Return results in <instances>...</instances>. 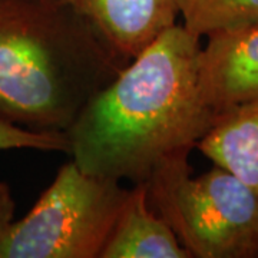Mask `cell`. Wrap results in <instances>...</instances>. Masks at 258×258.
<instances>
[{
  "mask_svg": "<svg viewBox=\"0 0 258 258\" xmlns=\"http://www.w3.org/2000/svg\"><path fill=\"white\" fill-rule=\"evenodd\" d=\"M16 203L12 195L10 186L0 181V240L8 232L12 222L15 221Z\"/></svg>",
  "mask_w": 258,
  "mask_h": 258,
  "instance_id": "cell-11",
  "label": "cell"
},
{
  "mask_svg": "<svg viewBox=\"0 0 258 258\" xmlns=\"http://www.w3.org/2000/svg\"><path fill=\"white\" fill-rule=\"evenodd\" d=\"M99 258H191L148 201L147 182L131 188Z\"/></svg>",
  "mask_w": 258,
  "mask_h": 258,
  "instance_id": "cell-7",
  "label": "cell"
},
{
  "mask_svg": "<svg viewBox=\"0 0 258 258\" xmlns=\"http://www.w3.org/2000/svg\"><path fill=\"white\" fill-rule=\"evenodd\" d=\"M195 148L258 194V101L220 112Z\"/></svg>",
  "mask_w": 258,
  "mask_h": 258,
  "instance_id": "cell-8",
  "label": "cell"
},
{
  "mask_svg": "<svg viewBox=\"0 0 258 258\" xmlns=\"http://www.w3.org/2000/svg\"><path fill=\"white\" fill-rule=\"evenodd\" d=\"M200 39L176 23L88 102L66 132L76 165L135 185L192 151L218 116L200 88Z\"/></svg>",
  "mask_w": 258,
  "mask_h": 258,
  "instance_id": "cell-1",
  "label": "cell"
},
{
  "mask_svg": "<svg viewBox=\"0 0 258 258\" xmlns=\"http://www.w3.org/2000/svg\"><path fill=\"white\" fill-rule=\"evenodd\" d=\"M120 181L66 162L0 240V258H99L129 195Z\"/></svg>",
  "mask_w": 258,
  "mask_h": 258,
  "instance_id": "cell-4",
  "label": "cell"
},
{
  "mask_svg": "<svg viewBox=\"0 0 258 258\" xmlns=\"http://www.w3.org/2000/svg\"><path fill=\"white\" fill-rule=\"evenodd\" d=\"M128 63L66 0H0V119L66 134Z\"/></svg>",
  "mask_w": 258,
  "mask_h": 258,
  "instance_id": "cell-2",
  "label": "cell"
},
{
  "mask_svg": "<svg viewBox=\"0 0 258 258\" xmlns=\"http://www.w3.org/2000/svg\"><path fill=\"white\" fill-rule=\"evenodd\" d=\"M182 26L195 36L258 28V0H179Z\"/></svg>",
  "mask_w": 258,
  "mask_h": 258,
  "instance_id": "cell-9",
  "label": "cell"
},
{
  "mask_svg": "<svg viewBox=\"0 0 258 258\" xmlns=\"http://www.w3.org/2000/svg\"><path fill=\"white\" fill-rule=\"evenodd\" d=\"M102 39L132 60L181 16L179 0H66Z\"/></svg>",
  "mask_w": 258,
  "mask_h": 258,
  "instance_id": "cell-6",
  "label": "cell"
},
{
  "mask_svg": "<svg viewBox=\"0 0 258 258\" xmlns=\"http://www.w3.org/2000/svg\"><path fill=\"white\" fill-rule=\"evenodd\" d=\"M9 149H37L68 154L69 141L66 134L39 132L0 119V151Z\"/></svg>",
  "mask_w": 258,
  "mask_h": 258,
  "instance_id": "cell-10",
  "label": "cell"
},
{
  "mask_svg": "<svg viewBox=\"0 0 258 258\" xmlns=\"http://www.w3.org/2000/svg\"><path fill=\"white\" fill-rule=\"evenodd\" d=\"M198 81L217 113L258 101V28L210 35L198 57Z\"/></svg>",
  "mask_w": 258,
  "mask_h": 258,
  "instance_id": "cell-5",
  "label": "cell"
},
{
  "mask_svg": "<svg viewBox=\"0 0 258 258\" xmlns=\"http://www.w3.org/2000/svg\"><path fill=\"white\" fill-rule=\"evenodd\" d=\"M189 152L169 157L148 178L152 210L191 258H258V194L218 165L192 178Z\"/></svg>",
  "mask_w": 258,
  "mask_h": 258,
  "instance_id": "cell-3",
  "label": "cell"
}]
</instances>
